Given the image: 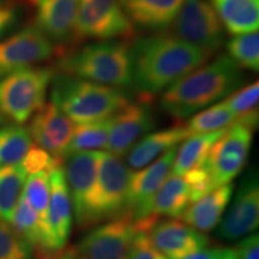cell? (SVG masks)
<instances>
[{"label":"cell","mask_w":259,"mask_h":259,"mask_svg":"<svg viewBox=\"0 0 259 259\" xmlns=\"http://www.w3.org/2000/svg\"><path fill=\"white\" fill-rule=\"evenodd\" d=\"M6 121H8V119H6V118H5V116H4V115H3V114H2V113H0V126H3V125H4Z\"/></svg>","instance_id":"obj_42"},{"label":"cell","mask_w":259,"mask_h":259,"mask_svg":"<svg viewBox=\"0 0 259 259\" xmlns=\"http://www.w3.org/2000/svg\"><path fill=\"white\" fill-rule=\"evenodd\" d=\"M28 132L35 144L64 161L72 137L73 121L51 101L31 116Z\"/></svg>","instance_id":"obj_16"},{"label":"cell","mask_w":259,"mask_h":259,"mask_svg":"<svg viewBox=\"0 0 259 259\" xmlns=\"http://www.w3.org/2000/svg\"><path fill=\"white\" fill-rule=\"evenodd\" d=\"M258 124V112L236 119L210 149L203 167L213 189L231 184L244 169Z\"/></svg>","instance_id":"obj_5"},{"label":"cell","mask_w":259,"mask_h":259,"mask_svg":"<svg viewBox=\"0 0 259 259\" xmlns=\"http://www.w3.org/2000/svg\"><path fill=\"white\" fill-rule=\"evenodd\" d=\"M136 233L131 220L122 216L94 228L76 247L83 259H126Z\"/></svg>","instance_id":"obj_13"},{"label":"cell","mask_w":259,"mask_h":259,"mask_svg":"<svg viewBox=\"0 0 259 259\" xmlns=\"http://www.w3.org/2000/svg\"><path fill=\"white\" fill-rule=\"evenodd\" d=\"M226 130L227 128H223L210 132V134L193 135L187 137L184 144L178 148L170 173L174 176L183 177L194 168L202 166L208 156L210 149L225 134Z\"/></svg>","instance_id":"obj_26"},{"label":"cell","mask_w":259,"mask_h":259,"mask_svg":"<svg viewBox=\"0 0 259 259\" xmlns=\"http://www.w3.org/2000/svg\"><path fill=\"white\" fill-rule=\"evenodd\" d=\"M189 137L186 127L174 126L143 136L130 149L126 162L131 169H141L157 160L169 149L178 147L180 142Z\"/></svg>","instance_id":"obj_22"},{"label":"cell","mask_w":259,"mask_h":259,"mask_svg":"<svg viewBox=\"0 0 259 259\" xmlns=\"http://www.w3.org/2000/svg\"><path fill=\"white\" fill-rule=\"evenodd\" d=\"M0 259H38L36 252L14 231L10 223L0 221Z\"/></svg>","instance_id":"obj_33"},{"label":"cell","mask_w":259,"mask_h":259,"mask_svg":"<svg viewBox=\"0 0 259 259\" xmlns=\"http://www.w3.org/2000/svg\"><path fill=\"white\" fill-rule=\"evenodd\" d=\"M27 173L19 163L0 167V221L10 222Z\"/></svg>","instance_id":"obj_27"},{"label":"cell","mask_w":259,"mask_h":259,"mask_svg":"<svg viewBox=\"0 0 259 259\" xmlns=\"http://www.w3.org/2000/svg\"><path fill=\"white\" fill-rule=\"evenodd\" d=\"M147 234L167 259H183L209 245V239L202 232L177 219L157 221Z\"/></svg>","instance_id":"obj_17"},{"label":"cell","mask_w":259,"mask_h":259,"mask_svg":"<svg viewBox=\"0 0 259 259\" xmlns=\"http://www.w3.org/2000/svg\"><path fill=\"white\" fill-rule=\"evenodd\" d=\"M51 101L77 124L109 118L128 103L125 93L119 88L67 74L54 83Z\"/></svg>","instance_id":"obj_4"},{"label":"cell","mask_w":259,"mask_h":259,"mask_svg":"<svg viewBox=\"0 0 259 259\" xmlns=\"http://www.w3.org/2000/svg\"><path fill=\"white\" fill-rule=\"evenodd\" d=\"M238 259H259V238L258 234L245 236L234 248Z\"/></svg>","instance_id":"obj_37"},{"label":"cell","mask_w":259,"mask_h":259,"mask_svg":"<svg viewBox=\"0 0 259 259\" xmlns=\"http://www.w3.org/2000/svg\"><path fill=\"white\" fill-rule=\"evenodd\" d=\"M177 150L178 147L171 148L150 164L131 173L124 216L131 220L137 232L148 233L155 223L160 221L153 216L154 200L162 184L169 176Z\"/></svg>","instance_id":"obj_7"},{"label":"cell","mask_w":259,"mask_h":259,"mask_svg":"<svg viewBox=\"0 0 259 259\" xmlns=\"http://www.w3.org/2000/svg\"><path fill=\"white\" fill-rule=\"evenodd\" d=\"M191 203V191L185 177L170 173L155 197L153 216L156 220L161 218L179 219Z\"/></svg>","instance_id":"obj_24"},{"label":"cell","mask_w":259,"mask_h":259,"mask_svg":"<svg viewBox=\"0 0 259 259\" xmlns=\"http://www.w3.org/2000/svg\"><path fill=\"white\" fill-rule=\"evenodd\" d=\"M16 21L15 10L9 8H0V35L5 32Z\"/></svg>","instance_id":"obj_40"},{"label":"cell","mask_w":259,"mask_h":259,"mask_svg":"<svg viewBox=\"0 0 259 259\" xmlns=\"http://www.w3.org/2000/svg\"><path fill=\"white\" fill-rule=\"evenodd\" d=\"M54 71L27 67L0 79V113L17 125L27 122L45 105Z\"/></svg>","instance_id":"obj_6"},{"label":"cell","mask_w":259,"mask_h":259,"mask_svg":"<svg viewBox=\"0 0 259 259\" xmlns=\"http://www.w3.org/2000/svg\"><path fill=\"white\" fill-rule=\"evenodd\" d=\"M63 160L58 158L38 147L36 144H31L29 150L25 154L23 160L19 162L27 176L30 174L41 173V171H52L58 167L63 166Z\"/></svg>","instance_id":"obj_35"},{"label":"cell","mask_w":259,"mask_h":259,"mask_svg":"<svg viewBox=\"0 0 259 259\" xmlns=\"http://www.w3.org/2000/svg\"><path fill=\"white\" fill-rule=\"evenodd\" d=\"M53 53V42L36 25L16 32L0 41V79L47 60Z\"/></svg>","instance_id":"obj_12"},{"label":"cell","mask_w":259,"mask_h":259,"mask_svg":"<svg viewBox=\"0 0 259 259\" xmlns=\"http://www.w3.org/2000/svg\"><path fill=\"white\" fill-rule=\"evenodd\" d=\"M210 3L229 34L258 31L259 0H210Z\"/></svg>","instance_id":"obj_23"},{"label":"cell","mask_w":259,"mask_h":259,"mask_svg":"<svg viewBox=\"0 0 259 259\" xmlns=\"http://www.w3.org/2000/svg\"><path fill=\"white\" fill-rule=\"evenodd\" d=\"M223 250L225 248L220 247V246H212V247L205 246V247L193 252L183 259H220L223 253Z\"/></svg>","instance_id":"obj_38"},{"label":"cell","mask_w":259,"mask_h":259,"mask_svg":"<svg viewBox=\"0 0 259 259\" xmlns=\"http://www.w3.org/2000/svg\"><path fill=\"white\" fill-rule=\"evenodd\" d=\"M236 121V116L229 111L225 102H218L196 113L185 126L187 135H203L229 127Z\"/></svg>","instance_id":"obj_30"},{"label":"cell","mask_w":259,"mask_h":259,"mask_svg":"<svg viewBox=\"0 0 259 259\" xmlns=\"http://www.w3.org/2000/svg\"><path fill=\"white\" fill-rule=\"evenodd\" d=\"M258 100H259V84L257 80L246 85L244 88L236 89L234 93L227 96L222 101L228 107L229 111L238 118H242L252 113L258 112Z\"/></svg>","instance_id":"obj_34"},{"label":"cell","mask_w":259,"mask_h":259,"mask_svg":"<svg viewBox=\"0 0 259 259\" xmlns=\"http://www.w3.org/2000/svg\"><path fill=\"white\" fill-rule=\"evenodd\" d=\"M134 35L135 27L118 0H78L74 37L106 41Z\"/></svg>","instance_id":"obj_10"},{"label":"cell","mask_w":259,"mask_h":259,"mask_svg":"<svg viewBox=\"0 0 259 259\" xmlns=\"http://www.w3.org/2000/svg\"><path fill=\"white\" fill-rule=\"evenodd\" d=\"M78 0H44L38 4L36 27L52 42L74 37Z\"/></svg>","instance_id":"obj_20"},{"label":"cell","mask_w":259,"mask_h":259,"mask_svg":"<svg viewBox=\"0 0 259 259\" xmlns=\"http://www.w3.org/2000/svg\"><path fill=\"white\" fill-rule=\"evenodd\" d=\"M131 52L132 83L148 100L198 69L211 57L190 42L168 34L138 38Z\"/></svg>","instance_id":"obj_1"},{"label":"cell","mask_w":259,"mask_h":259,"mask_svg":"<svg viewBox=\"0 0 259 259\" xmlns=\"http://www.w3.org/2000/svg\"><path fill=\"white\" fill-rule=\"evenodd\" d=\"M60 69L67 76L122 88L132 83V52L122 41H100L63 57Z\"/></svg>","instance_id":"obj_3"},{"label":"cell","mask_w":259,"mask_h":259,"mask_svg":"<svg viewBox=\"0 0 259 259\" xmlns=\"http://www.w3.org/2000/svg\"><path fill=\"white\" fill-rule=\"evenodd\" d=\"M131 173L120 157L103 153L92 197L93 227L124 216Z\"/></svg>","instance_id":"obj_8"},{"label":"cell","mask_w":259,"mask_h":259,"mask_svg":"<svg viewBox=\"0 0 259 259\" xmlns=\"http://www.w3.org/2000/svg\"><path fill=\"white\" fill-rule=\"evenodd\" d=\"M34 2H35V3H36V4L38 5V4H40V3H41V2H44V0H34Z\"/></svg>","instance_id":"obj_43"},{"label":"cell","mask_w":259,"mask_h":259,"mask_svg":"<svg viewBox=\"0 0 259 259\" xmlns=\"http://www.w3.org/2000/svg\"><path fill=\"white\" fill-rule=\"evenodd\" d=\"M126 259H167L150 241L145 232L136 233Z\"/></svg>","instance_id":"obj_36"},{"label":"cell","mask_w":259,"mask_h":259,"mask_svg":"<svg viewBox=\"0 0 259 259\" xmlns=\"http://www.w3.org/2000/svg\"><path fill=\"white\" fill-rule=\"evenodd\" d=\"M50 174L51 171H41V173L30 174L27 176L23 185L22 193L27 198L28 203L36 211L41 220L42 226L46 235V245L48 253H53L50 250V241H48V225L47 213L48 204H50Z\"/></svg>","instance_id":"obj_31"},{"label":"cell","mask_w":259,"mask_h":259,"mask_svg":"<svg viewBox=\"0 0 259 259\" xmlns=\"http://www.w3.org/2000/svg\"><path fill=\"white\" fill-rule=\"evenodd\" d=\"M48 241L51 252L64 248L72 228V203L65 180L63 166L50 174V204L47 213Z\"/></svg>","instance_id":"obj_18"},{"label":"cell","mask_w":259,"mask_h":259,"mask_svg":"<svg viewBox=\"0 0 259 259\" xmlns=\"http://www.w3.org/2000/svg\"><path fill=\"white\" fill-rule=\"evenodd\" d=\"M170 27L171 35L199 47L210 56L225 42V28L208 0H184Z\"/></svg>","instance_id":"obj_9"},{"label":"cell","mask_w":259,"mask_h":259,"mask_svg":"<svg viewBox=\"0 0 259 259\" xmlns=\"http://www.w3.org/2000/svg\"><path fill=\"white\" fill-rule=\"evenodd\" d=\"M184 0H118L134 27L160 31L170 27Z\"/></svg>","instance_id":"obj_19"},{"label":"cell","mask_w":259,"mask_h":259,"mask_svg":"<svg viewBox=\"0 0 259 259\" xmlns=\"http://www.w3.org/2000/svg\"><path fill=\"white\" fill-rule=\"evenodd\" d=\"M148 103L149 100L137 103L128 102L112 115L106 147L109 154L118 157L125 156L139 139L155 127L154 115Z\"/></svg>","instance_id":"obj_14"},{"label":"cell","mask_w":259,"mask_h":259,"mask_svg":"<svg viewBox=\"0 0 259 259\" xmlns=\"http://www.w3.org/2000/svg\"><path fill=\"white\" fill-rule=\"evenodd\" d=\"M228 56L242 69L257 72L259 70V35L258 31L235 35L227 44Z\"/></svg>","instance_id":"obj_32"},{"label":"cell","mask_w":259,"mask_h":259,"mask_svg":"<svg viewBox=\"0 0 259 259\" xmlns=\"http://www.w3.org/2000/svg\"><path fill=\"white\" fill-rule=\"evenodd\" d=\"M218 235L223 240H238L257 231L259 225V184L257 176L242 181L225 218L219 223Z\"/></svg>","instance_id":"obj_15"},{"label":"cell","mask_w":259,"mask_h":259,"mask_svg":"<svg viewBox=\"0 0 259 259\" xmlns=\"http://www.w3.org/2000/svg\"><path fill=\"white\" fill-rule=\"evenodd\" d=\"M31 144L27 127L21 125L0 126V167L19 163Z\"/></svg>","instance_id":"obj_29"},{"label":"cell","mask_w":259,"mask_h":259,"mask_svg":"<svg viewBox=\"0 0 259 259\" xmlns=\"http://www.w3.org/2000/svg\"><path fill=\"white\" fill-rule=\"evenodd\" d=\"M242 83L241 67L228 54H222L168 87L161 96V107L167 114L183 120L226 99Z\"/></svg>","instance_id":"obj_2"},{"label":"cell","mask_w":259,"mask_h":259,"mask_svg":"<svg viewBox=\"0 0 259 259\" xmlns=\"http://www.w3.org/2000/svg\"><path fill=\"white\" fill-rule=\"evenodd\" d=\"M220 259H238V257H236L234 250H232V248H225Z\"/></svg>","instance_id":"obj_41"},{"label":"cell","mask_w":259,"mask_h":259,"mask_svg":"<svg viewBox=\"0 0 259 259\" xmlns=\"http://www.w3.org/2000/svg\"><path fill=\"white\" fill-rule=\"evenodd\" d=\"M40 259H83L76 246H65L61 250L45 255Z\"/></svg>","instance_id":"obj_39"},{"label":"cell","mask_w":259,"mask_h":259,"mask_svg":"<svg viewBox=\"0 0 259 259\" xmlns=\"http://www.w3.org/2000/svg\"><path fill=\"white\" fill-rule=\"evenodd\" d=\"M103 153L99 150L77 151L64 158V176L72 203L77 226L89 229L92 223V197L97 169Z\"/></svg>","instance_id":"obj_11"},{"label":"cell","mask_w":259,"mask_h":259,"mask_svg":"<svg viewBox=\"0 0 259 259\" xmlns=\"http://www.w3.org/2000/svg\"><path fill=\"white\" fill-rule=\"evenodd\" d=\"M233 192L234 185L232 183L216 187L204 194L202 198L191 203L180 219L184 223L202 233L212 231L221 222Z\"/></svg>","instance_id":"obj_21"},{"label":"cell","mask_w":259,"mask_h":259,"mask_svg":"<svg viewBox=\"0 0 259 259\" xmlns=\"http://www.w3.org/2000/svg\"><path fill=\"white\" fill-rule=\"evenodd\" d=\"M9 223L14 228V231L34 248L38 259L44 255L51 254L47 252L46 235H45V229L41 220L36 211L28 203L23 193H21L19 196Z\"/></svg>","instance_id":"obj_25"},{"label":"cell","mask_w":259,"mask_h":259,"mask_svg":"<svg viewBox=\"0 0 259 259\" xmlns=\"http://www.w3.org/2000/svg\"><path fill=\"white\" fill-rule=\"evenodd\" d=\"M111 120L112 116H109L102 120L77 124L73 127L72 137L67 148V155L77 151L106 149L111 130Z\"/></svg>","instance_id":"obj_28"}]
</instances>
